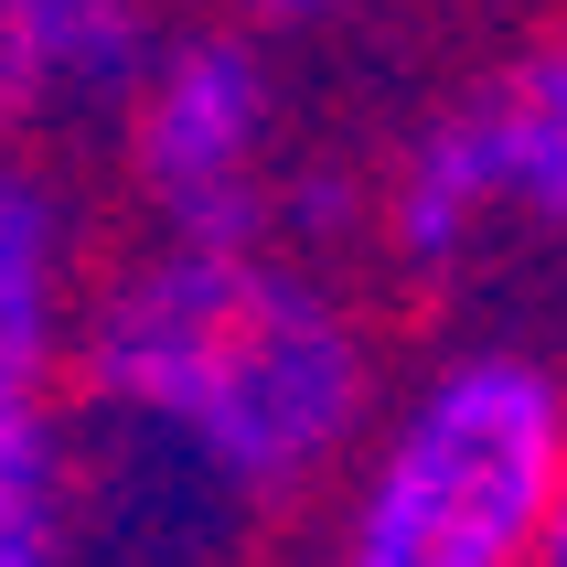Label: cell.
Listing matches in <instances>:
<instances>
[{
    "label": "cell",
    "mask_w": 567,
    "mask_h": 567,
    "mask_svg": "<svg viewBox=\"0 0 567 567\" xmlns=\"http://www.w3.org/2000/svg\"><path fill=\"white\" fill-rule=\"evenodd\" d=\"M0 567H86V557H75V461H64V408L0 417Z\"/></svg>",
    "instance_id": "8"
},
{
    "label": "cell",
    "mask_w": 567,
    "mask_h": 567,
    "mask_svg": "<svg viewBox=\"0 0 567 567\" xmlns=\"http://www.w3.org/2000/svg\"><path fill=\"white\" fill-rule=\"evenodd\" d=\"M546 567H567V504H557V536H546Z\"/></svg>",
    "instance_id": "10"
},
{
    "label": "cell",
    "mask_w": 567,
    "mask_h": 567,
    "mask_svg": "<svg viewBox=\"0 0 567 567\" xmlns=\"http://www.w3.org/2000/svg\"><path fill=\"white\" fill-rule=\"evenodd\" d=\"M64 461H75V557L86 567H236L268 514L215 482L193 450L128 429V417L64 408Z\"/></svg>",
    "instance_id": "5"
},
{
    "label": "cell",
    "mask_w": 567,
    "mask_h": 567,
    "mask_svg": "<svg viewBox=\"0 0 567 567\" xmlns=\"http://www.w3.org/2000/svg\"><path fill=\"white\" fill-rule=\"evenodd\" d=\"M151 43V0H0V151L118 107Z\"/></svg>",
    "instance_id": "7"
},
{
    "label": "cell",
    "mask_w": 567,
    "mask_h": 567,
    "mask_svg": "<svg viewBox=\"0 0 567 567\" xmlns=\"http://www.w3.org/2000/svg\"><path fill=\"white\" fill-rule=\"evenodd\" d=\"M236 22H257V32H289V22H332L343 0H225Z\"/></svg>",
    "instance_id": "9"
},
{
    "label": "cell",
    "mask_w": 567,
    "mask_h": 567,
    "mask_svg": "<svg viewBox=\"0 0 567 567\" xmlns=\"http://www.w3.org/2000/svg\"><path fill=\"white\" fill-rule=\"evenodd\" d=\"M375 236L408 279H461L504 236H567V22L396 140Z\"/></svg>",
    "instance_id": "3"
},
{
    "label": "cell",
    "mask_w": 567,
    "mask_h": 567,
    "mask_svg": "<svg viewBox=\"0 0 567 567\" xmlns=\"http://www.w3.org/2000/svg\"><path fill=\"white\" fill-rule=\"evenodd\" d=\"M96 268L86 215L32 151H0V417L54 408L75 385V332H86Z\"/></svg>",
    "instance_id": "6"
},
{
    "label": "cell",
    "mask_w": 567,
    "mask_h": 567,
    "mask_svg": "<svg viewBox=\"0 0 567 567\" xmlns=\"http://www.w3.org/2000/svg\"><path fill=\"white\" fill-rule=\"evenodd\" d=\"M118 183L151 236H279L289 193V96L257 22H172L128 75Z\"/></svg>",
    "instance_id": "4"
},
{
    "label": "cell",
    "mask_w": 567,
    "mask_h": 567,
    "mask_svg": "<svg viewBox=\"0 0 567 567\" xmlns=\"http://www.w3.org/2000/svg\"><path fill=\"white\" fill-rule=\"evenodd\" d=\"M567 504V375L525 343H461L375 408L332 482L321 567H546Z\"/></svg>",
    "instance_id": "2"
},
{
    "label": "cell",
    "mask_w": 567,
    "mask_h": 567,
    "mask_svg": "<svg viewBox=\"0 0 567 567\" xmlns=\"http://www.w3.org/2000/svg\"><path fill=\"white\" fill-rule=\"evenodd\" d=\"M75 408L128 417L289 514L353 472L385 408L375 332L289 236H140L96 268L75 332Z\"/></svg>",
    "instance_id": "1"
}]
</instances>
